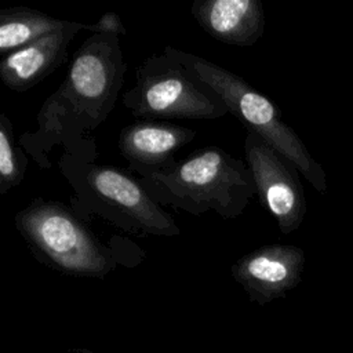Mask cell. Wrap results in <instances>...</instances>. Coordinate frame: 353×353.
<instances>
[{"label":"cell","instance_id":"obj_13","mask_svg":"<svg viewBox=\"0 0 353 353\" xmlns=\"http://www.w3.org/2000/svg\"><path fill=\"white\" fill-rule=\"evenodd\" d=\"M28 159L14 145L12 123L6 113L0 114V194L18 186L26 171Z\"/></svg>","mask_w":353,"mask_h":353},{"label":"cell","instance_id":"obj_5","mask_svg":"<svg viewBox=\"0 0 353 353\" xmlns=\"http://www.w3.org/2000/svg\"><path fill=\"white\" fill-rule=\"evenodd\" d=\"M125 68L119 36L92 34L74 52L59 94H65L77 116L94 128L112 112Z\"/></svg>","mask_w":353,"mask_h":353},{"label":"cell","instance_id":"obj_4","mask_svg":"<svg viewBox=\"0 0 353 353\" xmlns=\"http://www.w3.org/2000/svg\"><path fill=\"white\" fill-rule=\"evenodd\" d=\"M121 101L143 120H215L229 113L221 95L165 50L138 66Z\"/></svg>","mask_w":353,"mask_h":353},{"label":"cell","instance_id":"obj_14","mask_svg":"<svg viewBox=\"0 0 353 353\" xmlns=\"http://www.w3.org/2000/svg\"><path fill=\"white\" fill-rule=\"evenodd\" d=\"M84 29L92 34H125L127 30L120 17L113 11H106L95 23L84 25Z\"/></svg>","mask_w":353,"mask_h":353},{"label":"cell","instance_id":"obj_11","mask_svg":"<svg viewBox=\"0 0 353 353\" xmlns=\"http://www.w3.org/2000/svg\"><path fill=\"white\" fill-rule=\"evenodd\" d=\"M190 12L207 34L225 44L251 47L265 33L259 0H194Z\"/></svg>","mask_w":353,"mask_h":353},{"label":"cell","instance_id":"obj_1","mask_svg":"<svg viewBox=\"0 0 353 353\" xmlns=\"http://www.w3.org/2000/svg\"><path fill=\"white\" fill-rule=\"evenodd\" d=\"M139 181L159 205L192 215L214 211L225 219L241 215L256 194L247 163L218 146L197 149L172 167Z\"/></svg>","mask_w":353,"mask_h":353},{"label":"cell","instance_id":"obj_9","mask_svg":"<svg viewBox=\"0 0 353 353\" xmlns=\"http://www.w3.org/2000/svg\"><path fill=\"white\" fill-rule=\"evenodd\" d=\"M197 135L193 128L159 120H141L119 132L117 146L128 167L139 178L172 167L175 152Z\"/></svg>","mask_w":353,"mask_h":353},{"label":"cell","instance_id":"obj_15","mask_svg":"<svg viewBox=\"0 0 353 353\" xmlns=\"http://www.w3.org/2000/svg\"><path fill=\"white\" fill-rule=\"evenodd\" d=\"M69 353H97L94 350H90L87 347H73L69 350Z\"/></svg>","mask_w":353,"mask_h":353},{"label":"cell","instance_id":"obj_12","mask_svg":"<svg viewBox=\"0 0 353 353\" xmlns=\"http://www.w3.org/2000/svg\"><path fill=\"white\" fill-rule=\"evenodd\" d=\"M72 21L52 18L39 10L12 7L0 11V52L7 55L51 33L68 28Z\"/></svg>","mask_w":353,"mask_h":353},{"label":"cell","instance_id":"obj_7","mask_svg":"<svg viewBox=\"0 0 353 353\" xmlns=\"http://www.w3.org/2000/svg\"><path fill=\"white\" fill-rule=\"evenodd\" d=\"M243 149L262 207L276 219L281 233L295 232L306 215L299 172L258 134L247 132Z\"/></svg>","mask_w":353,"mask_h":353},{"label":"cell","instance_id":"obj_8","mask_svg":"<svg viewBox=\"0 0 353 353\" xmlns=\"http://www.w3.org/2000/svg\"><path fill=\"white\" fill-rule=\"evenodd\" d=\"M303 268L302 248L273 243L239 258L232 265V276L251 302L263 306L295 288L302 279Z\"/></svg>","mask_w":353,"mask_h":353},{"label":"cell","instance_id":"obj_10","mask_svg":"<svg viewBox=\"0 0 353 353\" xmlns=\"http://www.w3.org/2000/svg\"><path fill=\"white\" fill-rule=\"evenodd\" d=\"M83 29L84 23L72 22L59 32L4 55L0 62L3 84L12 91L22 92L44 80L68 59V48Z\"/></svg>","mask_w":353,"mask_h":353},{"label":"cell","instance_id":"obj_3","mask_svg":"<svg viewBox=\"0 0 353 353\" xmlns=\"http://www.w3.org/2000/svg\"><path fill=\"white\" fill-rule=\"evenodd\" d=\"M15 228L40 263L63 274L103 279L117 265L112 250L59 201L34 199L15 215Z\"/></svg>","mask_w":353,"mask_h":353},{"label":"cell","instance_id":"obj_6","mask_svg":"<svg viewBox=\"0 0 353 353\" xmlns=\"http://www.w3.org/2000/svg\"><path fill=\"white\" fill-rule=\"evenodd\" d=\"M97 214L128 233L178 236L179 226L145 190L139 178L112 165H92L85 176Z\"/></svg>","mask_w":353,"mask_h":353},{"label":"cell","instance_id":"obj_16","mask_svg":"<svg viewBox=\"0 0 353 353\" xmlns=\"http://www.w3.org/2000/svg\"><path fill=\"white\" fill-rule=\"evenodd\" d=\"M4 353H10V352H4Z\"/></svg>","mask_w":353,"mask_h":353},{"label":"cell","instance_id":"obj_2","mask_svg":"<svg viewBox=\"0 0 353 353\" xmlns=\"http://www.w3.org/2000/svg\"><path fill=\"white\" fill-rule=\"evenodd\" d=\"M164 50L212 87L226 103L229 113L236 116L248 132L258 134L265 139L320 194L327 193L325 171L312 157L298 134L281 120L279 108L268 97L258 92L240 76L199 55L170 46Z\"/></svg>","mask_w":353,"mask_h":353}]
</instances>
